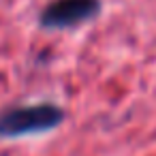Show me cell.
Segmentation results:
<instances>
[{"label": "cell", "instance_id": "cell-1", "mask_svg": "<svg viewBox=\"0 0 156 156\" xmlns=\"http://www.w3.org/2000/svg\"><path fill=\"white\" fill-rule=\"evenodd\" d=\"M66 120V111L56 103L11 105L0 109V139H22L45 135L60 128Z\"/></svg>", "mask_w": 156, "mask_h": 156}, {"label": "cell", "instance_id": "cell-2", "mask_svg": "<svg viewBox=\"0 0 156 156\" xmlns=\"http://www.w3.org/2000/svg\"><path fill=\"white\" fill-rule=\"evenodd\" d=\"M101 11V0H51L39 13V26L45 30H73L96 20Z\"/></svg>", "mask_w": 156, "mask_h": 156}]
</instances>
